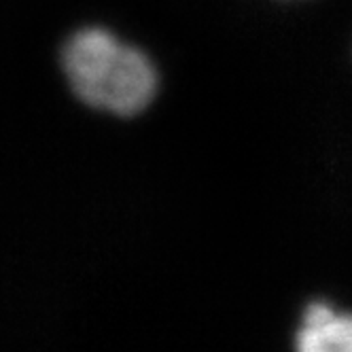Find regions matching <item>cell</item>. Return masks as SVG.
<instances>
[{"mask_svg":"<svg viewBox=\"0 0 352 352\" xmlns=\"http://www.w3.org/2000/svg\"><path fill=\"white\" fill-rule=\"evenodd\" d=\"M60 66L83 104L117 117L144 111L157 89V72L140 49L98 26L81 28L64 41Z\"/></svg>","mask_w":352,"mask_h":352,"instance_id":"obj_1","label":"cell"},{"mask_svg":"<svg viewBox=\"0 0 352 352\" xmlns=\"http://www.w3.org/2000/svg\"><path fill=\"white\" fill-rule=\"evenodd\" d=\"M295 350L352 352V314L338 312L322 301L310 304L295 338Z\"/></svg>","mask_w":352,"mask_h":352,"instance_id":"obj_2","label":"cell"}]
</instances>
